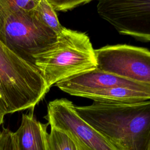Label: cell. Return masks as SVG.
I'll return each instance as SVG.
<instances>
[{"label":"cell","mask_w":150,"mask_h":150,"mask_svg":"<svg viewBox=\"0 0 150 150\" xmlns=\"http://www.w3.org/2000/svg\"><path fill=\"white\" fill-rule=\"evenodd\" d=\"M79 115L121 150H146L150 139V100L132 103L93 101L76 105Z\"/></svg>","instance_id":"obj_1"},{"label":"cell","mask_w":150,"mask_h":150,"mask_svg":"<svg viewBox=\"0 0 150 150\" xmlns=\"http://www.w3.org/2000/svg\"><path fill=\"white\" fill-rule=\"evenodd\" d=\"M33 59L49 89L62 80L97 67L95 49L88 36L64 27L57 41Z\"/></svg>","instance_id":"obj_2"},{"label":"cell","mask_w":150,"mask_h":150,"mask_svg":"<svg viewBox=\"0 0 150 150\" xmlns=\"http://www.w3.org/2000/svg\"><path fill=\"white\" fill-rule=\"evenodd\" d=\"M49 88L40 71L0 41V104L7 113L30 109Z\"/></svg>","instance_id":"obj_3"},{"label":"cell","mask_w":150,"mask_h":150,"mask_svg":"<svg viewBox=\"0 0 150 150\" xmlns=\"http://www.w3.org/2000/svg\"><path fill=\"white\" fill-rule=\"evenodd\" d=\"M34 12V11H33ZM0 1V41L25 61L49 48L57 35L35 16Z\"/></svg>","instance_id":"obj_4"},{"label":"cell","mask_w":150,"mask_h":150,"mask_svg":"<svg viewBox=\"0 0 150 150\" xmlns=\"http://www.w3.org/2000/svg\"><path fill=\"white\" fill-rule=\"evenodd\" d=\"M50 128L69 134L80 150H121L77 112L73 103L66 98L49 103L47 115Z\"/></svg>","instance_id":"obj_5"},{"label":"cell","mask_w":150,"mask_h":150,"mask_svg":"<svg viewBox=\"0 0 150 150\" xmlns=\"http://www.w3.org/2000/svg\"><path fill=\"white\" fill-rule=\"evenodd\" d=\"M97 11L120 33L150 42V0H98Z\"/></svg>","instance_id":"obj_6"},{"label":"cell","mask_w":150,"mask_h":150,"mask_svg":"<svg viewBox=\"0 0 150 150\" xmlns=\"http://www.w3.org/2000/svg\"><path fill=\"white\" fill-rule=\"evenodd\" d=\"M97 68L122 78L150 84V51L128 45L95 49Z\"/></svg>","instance_id":"obj_7"},{"label":"cell","mask_w":150,"mask_h":150,"mask_svg":"<svg viewBox=\"0 0 150 150\" xmlns=\"http://www.w3.org/2000/svg\"><path fill=\"white\" fill-rule=\"evenodd\" d=\"M56 85L62 91L71 96L81 97L88 93L118 86L135 88H150V84L128 80L103 71L97 67L62 80Z\"/></svg>","instance_id":"obj_8"},{"label":"cell","mask_w":150,"mask_h":150,"mask_svg":"<svg viewBox=\"0 0 150 150\" xmlns=\"http://www.w3.org/2000/svg\"><path fill=\"white\" fill-rule=\"evenodd\" d=\"M48 125L37 121L32 111L23 114L21 125L14 132L18 149L48 150Z\"/></svg>","instance_id":"obj_9"},{"label":"cell","mask_w":150,"mask_h":150,"mask_svg":"<svg viewBox=\"0 0 150 150\" xmlns=\"http://www.w3.org/2000/svg\"><path fill=\"white\" fill-rule=\"evenodd\" d=\"M83 97L103 103H138L150 100V88H135L118 86L88 93Z\"/></svg>","instance_id":"obj_10"},{"label":"cell","mask_w":150,"mask_h":150,"mask_svg":"<svg viewBox=\"0 0 150 150\" xmlns=\"http://www.w3.org/2000/svg\"><path fill=\"white\" fill-rule=\"evenodd\" d=\"M33 13L39 21L52 29L57 35L61 33L64 27L60 23L56 11L46 0H40Z\"/></svg>","instance_id":"obj_11"},{"label":"cell","mask_w":150,"mask_h":150,"mask_svg":"<svg viewBox=\"0 0 150 150\" xmlns=\"http://www.w3.org/2000/svg\"><path fill=\"white\" fill-rule=\"evenodd\" d=\"M47 143L48 150H80L69 134L54 128H50Z\"/></svg>","instance_id":"obj_12"},{"label":"cell","mask_w":150,"mask_h":150,"mask_svg":"<svg viewBox=\"0 0 150 150\" xmlns=\"http://www.w3.org/2000/svg\"><path fill=\"white\" fill-rule=\"evenodd\" d=\"M0 150H19L15 133L8 128L0 132Z\"/></svg>","instance_id":"obj_13"},{"label":"cell","mask_w":150,"mask_h":150,"mask_svg":"<svg viewBox=\"0 0 150 150\" xmlns=\"http://www.w3.org/2000/svg\"><path fill=\"white\" fill-rule=\"evenodd\" d=\"M9 6L22 10L26 12H33L38 4L36 0H0Z\"/></svg>","instance_id":"obj_14"},{"label":"cell","mask_w":150,"mask_h":150,"mask_svg":"<svg viewBox=\"0 0 150 150\" xmlns=\"http://www.w3.org/2000/svg\"><path fill=\"white\" fill-rule=\"evenodd\" d=\"M92 0H56L50 4L56 11H66Z\"/></svg>","instance_id":"obj_15"},{"label":"cell","mask_w":150,"mask_h":150,"mask_svg":"<svg viewBox=\"0 0 150 150\" xmlns=\"http://www.w3.org/2000/svg\"><path fill=\"white\" fill-rule=\"evenodd\" d=\"M6 114L8 113L5 107L3 105L0 104V125L3 123L4 117Z\"/></svg>","instance_id":"obj_16"},{"label":"cell","mask_w":150,"mask_h":150,"mask_svg":"<svg viewBox=\"0 0 150 150\" xmlns=\"http://www.w3.org/2000/svg\"><path fill=\"white\" fill-rule=\"evenodd\" d=\"M146 150H150V139H149V141L148 142V146H147V148H146Z\"/></svg>","instance_id":"obj_17"},{"label":"cell","mask_w":150,"mask_h":150,"mask_svg":"<svg viewBox=\"0 0 150 150\" xmlns=\"http://www.w3.org/2000/svg\"><path fill=\"white\" fill-rule=\"evenodd\" d=\"M46 1H47V2L50 4L51 3H52L53 2H54V1H56V0H46Z\"/></svg>","instance_id":"obj_18"},{"label":"cell","mask_w":150,"mask_h":150,"mask_svg":"<svg viewBox=\"0 0 150 150\" xmlns=\"http://www.w3.org/2000/svg\"><path fill=\"white\" fill-rule=\"evenodd\" d=\"M36 1H37V2H40V0H36Z\"/></svg>","instance_id":"obj_19"}]
</instances>
